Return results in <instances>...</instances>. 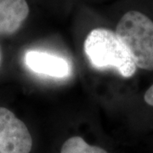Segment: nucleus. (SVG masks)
Listing matches in <instances>:
<instances>
[{
    "instance_id": "nucleus-1",
    "label": "nucleus",
    "mask_w": 153,
    "mask_h": 153,
    "mask_svg": "<svg viewBox=\"0 0 153 153\" xmlns=\"http://www.w3.org/2000/svg\"><path fill=\"white\" fill-rule=\"evenodd\" d=\"M83 50L89 64L97 70L113 68L125 78L136 72L137 66L130 53L111 30H92L84 41Z\"/></svg>"
},
{
    "instance_id": "nucleus-2",
    "label": "nucleus",
    "mask_w": 153,
    "mask_h": 153,
    "mask_svg": "<svg viewBox=\"0 0 153 153\" xmlns=\"http://www.w3.org/2000/svg\"><path fill=\"white\" fill-rule=\"evenodd\" d=\"M116 34L137 67L153 70V22L139 11H128L117 23Z\"/></svg>"
},
{
    "instance_id": "nucleus-3",
    "label": "nucleus",
    "mask_w": 153,
    "mask_h": 153,
    "mask_svg": "<svg viewBox=\"0 0 153 153\" xmlns=\"http://www.w3.org/2000/svg\"><path fill=\"white\" fill-rule=\"evenodd\" d=\"M32 147L33 139L24 122L0 107V153H30Z\"/></svg>"
},
{
    "instance_id": "nucleus-4",
    "label": "nucleus",
    "mask_w": 153,
    "mask_h": 153,
    "mask_svg": "<svg viewBox=\"0 0 153 153\" xmlns=\"http://www.w3.org/2000/svg\"><path fill=\"white\" fill-rule=\"evenodd\" d=\"M25 64L33 72L54 78H65L71 74L68 61L56 55L40 50H29L24 57Z\"/></svg>"
},
{
    "instance_id": "nucleus-5",
    "label": "nucleus",
    "mask_w": 153,
    "mask_h": 153,
    "mask_svg": "<svg viewBox=\"0 0 153 153\" xmlns=\"http://www.w3.org/2000/svg\"><path fill=\"white\" fill-rule=\"evenodd\" d=\"M29 14L26 0H0V36H10L21 28Z\"/></svg>"
},
{
    "instance_id": "nucleus-6",
    "label": "nucleus",
    "mask_w": 153,
    "mask_h": 153,
    "mask_svg": "<svg viewBox=\"0 0 153 153\" xmlns=\"http://www.w3.org/2000/svg\"><path fill=\"white\" fill-rule=\"evenodd\" d=\"M60 153H108L102 148L88 145L82 137L69 138L63 144Z\"/></svg>"
},
{
    "instance_id": "nucleus-7",
    "label": "nucleus",
    "mask_w": 153,
    "mask_h": 153,
    "mask_svg": "<svg viewBox=\"0 0 153 153\" xmlns=\"http://www.w3.org/2000/svg\"><path fill=\"white\" fill-rule=\"evenodd\" d=\"M144 100L146 104L153 106V84L146 90L144 95Z\"/></svg>"
},
{
    "instance_id": "nucleus-8",
    "label": "nucleus",
    "mask_w": 153,
    "mask_h": 153,
    "mask_svg": "<svg viewBox=\"0 0 153 153\" xmlns=\"http://www.w3.org/2000/svg\"><path fill=\"white\" fill-rule=\"evenodd\" d=\"M1 60H2V54H1V50H0V65H1Z\"/></svg>"
}]
</instances>
